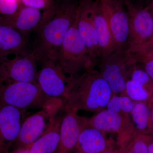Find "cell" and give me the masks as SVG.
<instances>
[{"mask_svg":"<svg viewBox=\"0 0 153 153\" xmlns=\"http://www.w3.org/2000/svg\"><path fill=\"white\" fill-rule=\"evenodd\" d=\"M56 62L69 79L95 67L96 65L78 33L76 19L65 36Z\"/></svg>","mask_w":153,"mask_h":153,"instance_id":"3957f363","label":"cell"},{"mask_svg":"<svg viewBox=\"0 0 153 153\" xmlns=\"http://www.w3.org/2000/svg\"><path fill=\"white\" fill-rule=\"evenodd\" d=\"M91 0H80L76 15V27L80 38L96 65L100 60L97 35L89 13Z\"/></svg>","mask_w":153,"mask_h":153,"instance_id":"5bb4252c","label":"cell"},{"mask_svg":"<svg viewBox=\"0 0 153 153\" xmlns=\"http://www.w3.org/2000/svg\"><path fill=\"white\" fill-rule=\"evenodd\" d=\"M152 137L149 134H137L123 148L134 153H149V145Z\"/></svg>","mask_w":153,"mask_h":153,"instance_id":"603a6c76","label":"cell"},{"mask_svg":"<svg viewBox=\"0 0 153 153\" xmlns=\"http://www.w3.org/2000/svg\"><path fill=\"white\" fill-rule=\"evenodd\" d=\"M151 13H152V15L153 18V11H151Z\"/></svg>","mask_w":153,"mask_h":153,"instance_id":"8d00e7d4","label":"cell"},{"mask_svg":"<svg viewBox=\"0 0 153 153\" xmlns=\"http://www.w3.org/2000/svg\"><path fill=\"white\" fill-rule=\"evenodd\" d=\"M56 0H19L20 4L23 5L44 10L52 7Z\"/></svg>","mask_w":153,"mask_h":153,"instance_id":"484cf974","label":"cell"},{"mask_svg":"<svg viewBox=\"0 0 153 153\" xmlns=\"http://www.w3.org/2000/svg\"><path fill=\"white\" fill-rule=\"evenodd\" d=\"M42 17L40 10L21 4L14 15L8 17L0 16V25L11 27L28 36L32 31L37 30Z\"/></svg>","mask_w":153,"mask_h":153,"instance_id":"2e32d148","label":"cell"},{"mask_svg":"<svg viewBox=\"0 0 153 153\" xmlns=\"http://www.w3.org/2000/svg\"><path fill=\"white\" fill-rule=\"evenodd\" d=\"M135 1H137L136 3H135L137 4L142 6V7H144L151 0H135Z\"/></svg>","mask_w":153,"mask_h":153,"instance_id":"d6a6232c","label":"cell"},{"mask_svg":"<svg viewBox=\"0 0 153 153\" xmlns=\"http://www.w3.org/2000/svg\"><path fill=\"white\" fill-rule=\"evenodd\" d=\"M134 103L135 102L125 94L118 95L112 94L106 109L116 113L130 115Z\"/></svg>","mask_w":153,"mask_h":153,"instance_id":"44dd1931","label":"cell"},{"mask_svg":"<svg viewBox=\"0 0 153 153\" xmlns=\"http://www.w3.org/2000/svg\"><path fill=\"white\" fill-rule=\"evenodd\" d=\"M142 63L144 69L153 79V59L146 60Z\"/></svg>","mask_w":153,"mask_h":153,"instance_id":"f1b7e54d","label":"cell"},{"mask_svg":"<svg viewBox=\"0 0 153 153\" xmlns=\"http://www.w3.org/2000/svg\"><path fill=\"white\" fill-rule=\"evenodd\" d=\"M21 5L19 0H0V16L14 15Z\"/></svg>","mask_w":153,"mask_h":153,"instance_id":"d4e9b609","label":"cell"},{"mask_svg":"<svg viewBox=\"0 0 153 153\" xmlns=\"http://www.w3.org/2000/svg\"><path fill=\"white\" fill-rule=\"evenodd\" d=\"M36 82L45 95L63 102L66 99L68 78L56 61L48 60L40 63Z\"/></svg>","mask_w":153,"mask_h":153,"instance_id":"8fae6325","label":"cell"},{"mask_svg":"<svg viewBox=\"0 0 153 153\" xmlns=\"http://www.w3.org/2000/svg\"><path fill=\"white\" fill-rule=\"evenodd\" d=\"M88 127L97 129L105 133L116 134L117 145L120 148L125 146L138 134L131 122L130 115L116 113L106 108L89 119Z\"/></svg>","mask_w":153,"mask_h":153,"instance_id":"8992f818","label":"cell"},{"mask_svg":"<svg viewBox=\"0 0 153 153\" xmlns=\"http://www.w3.org/2000/svg\"><path fill=\"white\" fill-rule=\"evenodd\" d=\"M113 140L108 139L103 132L87 127L80 134L72 153H101L108 148Z\"/></svg>","mask_w":153,"mask_h":153,"instance_id":"d6986e66","label":"cell"},{"mask_svg":"<svg viewBox=\"0 0 153 153\" xmlns=\"http://www.w3.org/2000/svg\"><path fill=\"white\" fill-rule=\"evenodd\" d=\"M101 153H120L116 143L113 140L108 148Z\"/></svg>","mask_w":153,"mask_h":153,"instance_id":"f546056e","label":"cell"},{"mask_svg":"<svg viewBox=\"0 0 153 153\" xmlns=\"http://www.w3.org/2000/svg\"><path fill=\"white\" fill-rule=\"evenodd\" d=\"M144 7H146L150 10L153 11V0H151Z\"/></svg>","mask_w":153,"mask_h":153,"instance_id":"e575fe53","label":"cell"},{"mask_svg":"<svg viewBox=\"0 0 153 153\" xmlns=\"http://www.w3.org/2000/svg\"><path fill=\"white\" fill-rule=\"evenodd\" d=\"M151 115L150 100L135 102L130 117L138 133L150 134Z\"/></svg>","mask_w":153,"mask_h":153,"instance_id":"ffe728a7","label":"cell"},{"mask_svg":"<svg viewBox=\"0 0 153 153\" xmlns=\"http://www.w3.org/2000/svg\"><path fill=\"white\" fill-rule=\"evenodd\" d=\"M112 92L98 70L88 69L74 77L68 78L66 99L62 110L98 112L106 108Z\"/></svg>","mask_w":153,"mask_h":153,"instance_id":"7a4b0ae2","label":"cell"},{"mask_svg":"<svg viewBox=\"0 0 153 153\" xmlns=\"http://www.w3.org/2000/svg\"><path fill=\"white\" fill-rule=\"evenodd\" d=\"M129 17V36L128 49L144 44L153 35V18L146 7L132 0H123Z\"/></svg>","mask_w":153,"mask_h":153,"instance_id":"30bf717a","label":"cell"},{"mask_svg":"<svg viewBox=\"0 0 153 153\" xmlns=\"http://www.w3.org/2000/svg\"><path fill=\"white\" fill-rule=\"evenodd\" d=\"M118 148L119 152L120 153H134L128 150L126 148H120L118 147Z\"/></svg>","mask_w":153,"mask_h":153,"instance_id":"836d02e7","label":"cell"},{"mask_svg":"<svg viewBox=\"0 0 153 153\" xmlns=\"http://www.w3.org/2000/svg\"><path fill=\"white\" fill-rule=\"evenodd\" d=\"M153 49V35L150 39L144 44L128 49V51L132 54H139L143 53Z\"/></svg>","mask_w":153,"mask_h":153,"instance_id":"4316f807","label":"cell"},{"mask_svg":"<svg viewBox=\"0 0 153 153\" xmlns=\"http://www.w3.org/2000/svg\"><path fill=\"white\" fill-rule=\"evenodd\" d=\"M129 78L138 83L153 97V79L144 68H140L137 64L134 65L132 68Z\"/></svg>","mask_w":153,"mask_h":153,"instance_id":"cb8c5ba5","label":"cell"},{"mask_svg":"<svg viewBox=\"0 0 153 153\" xmlns=\"http://www.w3.org/2000/svg\"><path fill=\"white\" fill-rule=\"evenodd\" d=\"M108 23L117 49H128L129 25L123 0H98Z\"/></svg>","mask_w":153,"mask_h":153,"instance_id":"9c48e42d","label":"cell"},{"mask_svg":"<svg viewBox=\"0 0 153 153\" xmlns=\"http://www.w3.org/2000/svg\"><path fill=\"white\" fill-rule=\"evenodd\" d=\"M29 52L27 36L11 27L0 25V60L10 55L16 56Z\"/></svg>","mask_w":153,"mask_h":153,"instance_id":"e0dca14e","label":"cell"},{"mask_svg":"<svg viewBox=\"0 0 153 153\" xmlns=\"http://www.w3.org/2000/svg\"><path fill=\"white\" fill-rule=\"evenodd\" d=\"M149 153H153V135L152 138L149 145Z\"/></svg>","mask_w":153,"mask_h":153,"instance_id":"d590c367","label":"cell"},{"mask_svg":"<svg viewBox=\"0 0 153 153\" xmlns=\"http://www.w3.org/2000/svg\"><path fill=\"white\" fill-rule=\"evenodd\" d=\"M121 94L127 96L135 102L149 101L152 98L141 85L130 78L126 83L124 92Z\"/></svg>","mask_w":153,"mask_h":153,"instance_id":"7402d4cb","label":"cell"},{"mask_svg":"<svg viewBox=\"0 0 153 153\" xmlns=\"http://www.w3.org/2000/svg\"><path fill=\"white\" fill-rule=\"evenodd\" d=\"M37 63L30 51L0 60V83L37 82Z\"/></svg>","mask_w":153,"mask_h":153,"instance_id":"ba28073f","label":"cell"},{"mask_svg":"<svg viewBox=\"0 0 153 153\" xmlns=\"http://www.w3.org/2000/svg\"><path fill=\"white\" fill-rule=\"evenodd\" d=\"M89 13L97 35L100 60L115 51L116 46L98 0H91Z\"/></svg>","mask_w":153,"mask_h":153,"instance_id":"9a60e30c","label":"cell"},{"mask_svg":"<svg viewBox=\"0 0 153 153\" xmlns=\"http://www.w3.org/2000/svg\"><path fill=\"white\" fill-rule=\"evenodd\" d=\"M30 147L14 149L11 150L8 153H30Z\"/></svg>","mask_w":153,"mask_h":153,"instance_id":"1f68e13d","label":"cell"},{"mask_svg":"<svg viewBox=\"0 0 153 153\" xmlns=\"http://www.w3.org/2000/svg\"><path fill=\"white\" fill-rule=\"evenodd\" d=\"M78 4L75 0H56L52 7L44 11L30 51L37 63L56 61L65 36L76 19Z\"/></svg>","mask_w":153,"mask_h":153,"instance_id":"6da1fadb","label":"cell"},{"mask_svg":"<svg viewBox=\"0 0 153 153\" xmlns=\"http://www.w3.org/2000/svg\"><path fill=\"white\" fill-rule=\"evenodd\" d=\"M57 100L45 95L37 82L0 83V106H11L21 110L41 109Z\"/></svg>","mask_w":153,"mask_h":153,"instance_id":"277c9868","label":"cell"},{"mask_svg":"<svg viewBox=\"0 0 153 153\" xmlns=\"http://www.w3.org/2000/svg\"><path fill=\"white\" fill-rule=\"evenodd\" d=\"M136 64L127 49H117L99 60L98 70L113 94H121L124 92L132 68Z\"/></svg>","mask_w":153,"mask_h":153,"instance_id":"5b68a950","label":"cell"},{"mask_svg":"<svg viewBox=\"0 0 153 153\" xmlns=\"http://www.w3.org/2000/svg\"><path fill=\"white\" fill-rule=\"evenodd\" d=\"M26 110L0 106V153H8L10 150L25 120Z\"/></svg>","mask_w":153,"mask_h":153,"instance_id":"4fadbf2b","label":"cell"},{"mask_svg":"<svg viewBox=\"0 0 153 153\" xmlns=\"http://www.w3.org/2000/svg\"><path fill=\"white\" fill-rule=\"evenodd\" d=\"M61 109L54 115L44 133L30 147V153H53L60 139V125L63 114Z\"/></svg>","mask_w":153,"mask_h":153,"instance_id":"ac0fdd59","label":"cell"},{"mask_svg":"<svg viewBox=\"0 0 153 153\" xmlns=\"http://www.w3.org/2000/svg\"><path fill=\"white\" fill-rule=\"evenodd\" d=\"M62 106L60 103H53L25 119L10 150L28 147L33 144L44 133L52 117L60 111Z\"/></svg>","mask_w":153,"mask_h":153,"instance_id":"52a82bcc","label":"cell"},{"mask_svg":"<svg viewBox=\"0 0 153 153\" xmlns=\"http://www.w3.org/2000/svg\"><path fill=\"white\" fill-rule=\"evenodd\" d=\"M151 115L149 126V134L153 135V97L150 100Z\"/></svg>","mask_w":153,"mask_h":153,"instance_id":"4dcf8cb0","label":"cell"},{"mask_svg":"<svg viewBox=\"0 0 153 153\" xmlns=\"http://www.w3.org/2000/svg\"><path fill=\"white\" fill-rule=\"evenodd\" d=\"M136 63H141L146 60H153V49H150L146 52L139 54H132Z\"/></svg>","mask_w":153,"mask_h":153,"instance_id":"83f0119b","label":"cell"},{"mask_svg":"<svg viewBox=\"0 0 153 153\" xmlns=\"http://www.w3.org/2000/svg\"><path fill=\"white\" fill-rule=\"evenodd\" d=\"M63 111L59 143L53 153L73 152L80 134L88 125V118L74 111Z\"/></svg>","mask_w":153,"mask_h":153,"instance_id":"7c38bea8","label":"cell"}]
</instances>
